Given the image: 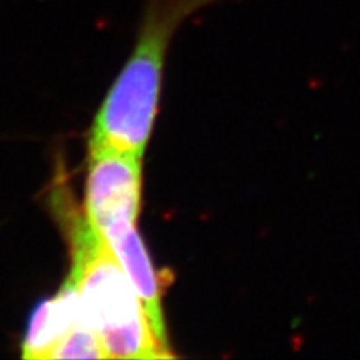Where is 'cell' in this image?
I'll return each mask as SVG.
<instances>
[{
  "instance_id": "cell-1",
  "label": "cell",
  "mask_w": 360,
  "mask_h": 360,
  "mask_svg": "<svg viewBox=\"0 0 360 360\" xmlns=\"http://www.w3.org/2000/svg\"><path fill=\"white\" fill-rule=\"evenodd\" d=\"M224 2L230 0H144L137 41L95 119L90 148H116L144 155L173 37L198 11Z\"/></svg>"
},
{
  "instance_id": "cell-2",
  "label": "cell",
  "mask_w": 360,
  "mask_h": 360,
  "mask_svg": "<svg viewBox=\"0 0 360 360\" xmlns=\"http://www.w3.org/2000/svg\"><path fill=\"white\" fill-rule=\"evenodd\" d=\"M71 279L107 359H170L143 303L104 238L86 217L72 225Z\"/></svg>"
},
{
  "instance_id": "cell-3",
  "label": "cell",
  "mask_w": 360,
  "mask_h": 360,
  "mask_svg": "<svg viewBox=\"0 0 360 360\" xmlns=\"http://www.w3.org/2000/svg\"><path fill=\"white\" fill-rule=\"evenodd\" d=\"M141 193V155L116 148H90L84 209L96 233L137 222Z\"/></svg>"
},
{
  "instance_id": "cell-4",
  "label": "cell",
  "mask_w": 360,
  "mask_h": 360,
  "mask_svg": "<svg viewBox=\"0 0 360 360\" xmlns=\"http://www.w3.org/2000/svg\"><path fill=\"white\" fill-rule=\"evenodd\" d=\"M101 236L110 246V250L117 258L119 264L125 270L131 284L137 291L158 340L164 347L170 348L161 305V287L158 283V275L149 252L146 250L140 234L135 230V224L119 225V227L110 229Z\"/></svg>"
},
{
  "instance_id": "cell-5",
  "label": "cell",
  "mask_w": 360,
  "mask_h": 360,
  "mask_svg": "<svg viewBox=\"0 0 360 360\" xmlns=\"http://www.w3.org/2000/svg\"><path fill=\"white\" fill-rule=\"evenodd\" d=\"M83 324H89V321L77 287L70 276L58 295L42 300L33 309L22 342V357L50 359L63 338Z\"/></svg>"
},
{
  "instance_id": "cell-6",
  "label": "cell",
  "mask_w": 360,
  "mask_h": 360,
  "mask_svg": "<svg viewBox=\"0 0 360 360\" xmlns=\"http://www.w3.org/2000/svg\"><path fill=\"white\" fill-rule=\"evenodd\" d=\"M50 359H107V356L94 329L83 324L63 338Z\"/></svg>"
}]
</instances>
